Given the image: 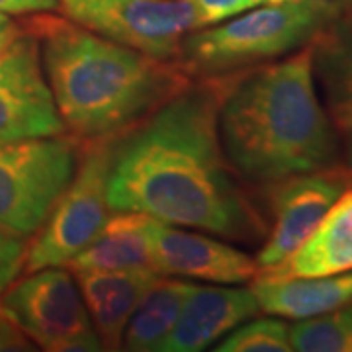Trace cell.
I'll return each instance as SVG.
<instances>
[{"label": "cell", "mask_w": 352, "mask_h": 352, "mask_svg": "<svg viewBox=\"0 0 352 352\" xmlns=\"http://www.w3.org/2000/svg\"><path fill=\"white\" fill-rule=\"evenodd\" d=\"M229 76L194 78L138 126L113 139L112 212H139L229 241L261 239L266 226L229 166L217 112Z\"/></svg>", "instance_id": "obj_1"}, {"label": "cell", "mask_w": 352, "mask_h": 352, "mask_svg": "<svg viewBox=\"0 0 352 352\" xmlns=\"http://www.w3.org/2000/svg\"><path fill=\"white\" fill-rule=\"evenodd\" d=\"M217 131L227 163L249 184L337 168L342 153L317 96L311 45L229 76Z\"/></svg>", "instance_id": "obj_2"}, {"label": "cell", "mask_w": 352, "mask_h": 352, "mask_svg": "<svg viewBox=\"0 0 352 352\" xmlns=\"http://www.w3.org/2000/svg\"><path fill=\"white\" fill-rule=\"evenodd\" d=\"M24 24L39 41L65 129L80 143L126 133L192 80L176 61L129 50L65 16L34 14Z\"/></svg>", "instance_id": "obj_3"}, {"label": "cell", "mask_w": 352, "mask_h": 352, "mask_svg": "<svg viewBox=\"0 0 352 352\" xmlns=\"http://www.w3.org/2000/svg\"><path fill=\"white\" fill-rule=\"evenodd\" d=\"M323 20L303 0L263 4L188 32L176 63L188 78H217L270 63L307 45Z\"/></svg>", "instance_id": "obj_4"}, {"label": "cell", "mask_w": 352, "mask_h": 352, "mask_svg": "<svg viewBox=\"0 0 352 352\" xmlns=\"http://www.w3.org/2000/svg\"><path fill=\"white\" fill-rule=\"evenodd\" d=\"M80 151L71 133L0 145V227L34 237L71 184Z\"/></svg>", "instance_id": "obj_5"}, {"label": "cell", "mask_w": 352, "mask_h": 352, "mask_svg": "<svg viewBox=\"0 0 352 352\" xmlns=\"http://www.w3.org/2000/svg\"><path fill=\"white\" fill-rule=\"evenodd\" d=\"M116 138L82 143L71 184L53 206L36 239L28 245L24 274L51 266H67L96 239L112 215L108 204V175Z\"/></svg>", "instance_id": "obj_6"}, {"label": "cell", "mask_w": 352, "mask_h": 352, "mask_svg": "<svg viewBox=\"0 0 352 352\" xmlns=\"http://www.w3.org/2000/svg\"><path fill=\"white\" fill-rule=\"evenodd\" d=\"M0 315L12 321L41 351H104L75 276L63 266L16 278L0 296Z\"/></svg>", "instance_id": "obj_7"}, {"label": "cell", "mask_w": 352, "mask_h": 352, "mask_svg": "<svg viewBox=\"0 0 352 352\" xmlns=\"http://www.w3.org/2000/svg\"><path fill=\"white\" fill-rule=\"evenodd\" d=\"M71 22L129 50L176 61L180 41L196 30L190 0H59Z\"/></svg>", "instance_id": "obj_8"}, {"label": "cell", "mask_w": 352, "mask_h": 352, "mask_svg": "<svg viewBox=\"0 0 352 352\" xmlns=\"http://www.w3.org/2000/svg\"><path fill=\"white\" fill-rule=\"evenodd\" d=\"M67 133L43 73L39 41L24 30L0 53V145Z\"/></svg>", "instance_id": "obj_9"}, {"label": "cell", "mask_w": 352, "mask_h": 352, "mask_svg": "<svg viewBox=\"0 0 352 352\" xmlns=\"http://www.w3.org/2000/svg\"><path fill=\"white\" fill-rule=\"evenodd\" d=\"M344 186L346 180L335 168L294 175L268 184L274 226L256 256L258 270L278 264L296 251L314 233Z\"/></svg>", "instance_id": "obj_10"}, {"label": "cell", "mask_w": 352, "mask_h": 352, "mask_svg": "<svg viewBox=\"0 0 352 352\" xmlns=\"http://www.w3.org/2000/svg\"><path fill=\"white\" fill-rule=\"evenodd\" d=\"M153 270L163 276L215 282L223 286L252 282L258 274L256 258L223 241L184 231L151 217L149 223Z\"/></svg>", "instance_id": "obj_11"}, {"label": "cell", "mask_w": 352, "mask_h": 352, "mask_svg": "<svg viewBox=\"0 0 352 352\" xmlns=\"http://www.w3.org/2000/svg\"><path fill=\"white\" fill-rule=\"evenodd\" d=\"M315 82L352 170V0L331 16L309 41Z\"/></svg>", "instance_id": "obj_12"}, {"label": "cell", "mask_w": 352, "mask_h": 352, "mask_svg": "<svg viewBox=\"0 0 352 352\" xmlns=\"http://www.w3.org/2000/svg\"><path fill=\"white\" fill-rule=\"evenodd\" d=\"M261 311L251 288L192 284L159 352H200Z\"/></svg>", "instance_id": "obj_13"}, {"label": "cell", "mask_w": 352, "mask_h": 352, "mask_svg": "<svg viewBox=\"0 0 352 352\" xmlns=\"http://www.w3.org/2000/svg\"><path fill=\"white\" fill-rule=\"evenodd\" d=\"M104 351H122L129 317L161 276L153 268L71 272Z\"/></svg>", "instance_id": "obj_14"}, {"label": "cell", "mask_w": 352, "mask_h": 352, "mask_svg": "<svg viewBox=\"0 0 352 352\" xmlns=\"http://www.w3.org/2000/svg\"><path fill=\"white\" fill-rule=\"evenodd\" d=\"M351 270L352 190H346L296 251L278 264L258 270L256 278L335 276Z\"/></svg>", "instance_id": "obj_15"}, {"label": "cell", "mask_w": 352, "mask_h": 352, "mask_svg": "<svg viewBox=\"0 0 352 352\" xmlns=\"http://www.w3.org/2000/svg\"><path fill=\"white\" fill-rule=\"evenodd\" d=\"M251 289L264 314L305 319L352 302V270L335 276L254 278Z\"/></svg>", "instance_id": "obj_16"}, {"label": "cell", "mask_w": 352, "mask_h": 352, "mask_svg": "<svg viewBox=\"0 0 352 352\" xmlns=\"http://www.w3.org/2000/svg\"><path fill=\"white\" fill-rule=\"evenodd\" d=\"M149 223L151 217L139 212H112L96 239L67 268L71 272L153 268Z\"/></svg>", "instance_id": "obj_17"}, {"label": "cell", "mask_w": 352, "mask_h": 352, "mask_svg": "<svg viewBox=\"0 0 352 352\" xmlns=\"http://www.w3.org/2000/svg\"><path fill=\"white\" fill-rule=\"evenodd\" d=\"M192 284L180 278L161 276L143 296L124 331L122 349L131 352H159L175 327Z\"/></svg>", "instance_id": "obj_18"}, {"label": "cell", "mask_w": 352, "mask_h": 352, "mask_svg": "<svg viewBox=\"0 0 352 352\" xmlns=\"http://www.w3.org/2000/svg\"><path fill=\"white\" fill-rule=\"evenodd\" d=\"M289 344L300 352H352V302L298 319L289 327Z\"/></svg>", "instance_id": "obj_19"}, {"label": "cell", "mask_w": 352, "mask_h": 352, "mask_svg": "<svg viewBox=\"0 0 352 352\" xmlns=\"http://www.w3.org/2000/svg\"><path fill=\"white\" fill-rule=\"evenodd\" d=\"M215 352H289V325L278 319H254L229 331Z\"/></svg>", "instance_id": "obj_20"}, {"label": "cell", "mask_w": 352, "mask_h": 352, "mask_svg": "<svg viewBox=\"0 0 352 352\" xmlns=\"http://www.w3.org/2000/svg\"><path fill=\"white\" fill-rule=\"evenodd\" d=\"M196 12V30L223 22L237 14L252 10L263 4H282L292 0H190Z\"/></svg>", "instance_id": "obj_21"}, {"label": "cell", "mask_w": 352, "mask_h": 352, "mask_svg": "<svg viewBox=\"0 0 352 352\" xmlns=\"http://www.w3.org/2000/svg\"><path fill=\"white\" fill-rule=\"evenodd\" d=\"M28 239L0 227V296L24 272Z\"/></svg>", "instance_id": "obj_22"}, {"label": "cell", "mask_w": 352, "mask_h": 352, "mask_svg": "<svg viewBox=\"0 0 352 352\" xmlns=\"http://www.w3.org/2000/svg\"><path fill=\"white\" fill-rule=\"evenodd\" d=\"M59 10V0H0V14L8 16H34Z\"/></svg>", "instance_id": "obj_23"}, {"label": "cell", "mask_w": 352, "mask_h": 352, "mask_svg": "<svg viewBox=\"0 0 352 352\" xmlns=\"http://www.w3.org/2000/svg\"><path fill=\"white\" fill-rule=\"evenodd\" d=\"M34 349L36 344L12 321L0 315V352H30Z\"/></svg>", "instance_id": "obj_24"}, {"label": "cell", "mask_w": 352, "mask_h": 352, "mask_svg": "<svg viewBox=\"0 0 352 352\" xmlns=\"http://www.w3.org/2000/svg\"><path fill=\"white\" fill-rule=\"evenodd\" d=\"M22 30H24V24L16 22L8 14H0V53L22 34Z\"/></svg>", "instance_id": "obj_25"}, {"label": "cell", "mask_w": 352, "mask_h": 352, "mask_svg": "<svg viewBox=\"0 0 352 352\" xmlns=\"http://www.w3.org/2000/svg\"><path fill=\"white\" fill-rule=\"evenodd\" d=\"M305 4H309L315 12L319 14V18L325 22L331 16L339 12L340 8L346 4V0H303Z\"/></svg>", "instance_id": "obj_26"}]
</instances>
